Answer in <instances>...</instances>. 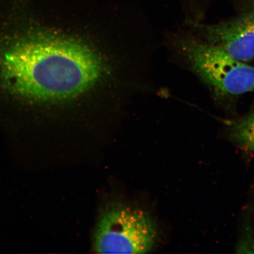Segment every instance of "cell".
Masks as SVG:
<instances>
[{
  "label": "cell",
  "mask_w": 254,
  "mask_h": 254,
  "mask_svg": "<svg viewBox=\"0 0 254 254\" xmlns=\"http://www.w3.org/2000/svg\"><path fill=\"white\" fill-rule=\"evenodd\" d=\"M132 68L111 67L90 48L53 38L20 41L0 56V75L6 86L21 97L38 100L76 96L111 74L132 77Z\"/></svg>",
  "instance_id": "6da1fadb"
},
{
  "label": "cell",
  "mask_w": 254,
  "mask_h": 254,
  "mask_svg": "<svg viewBox=\"0 0 254 254\" xmlns=\"http://www.w3.org/2000/svg\"><path fill=\"white\" fill-rule=\"evenodd\" d=\"M172 42L189 70L217 96L254 91V66L235 59L195 34H179L173 36Z\"/></svg>",
  "instance_id": "7a4b0ae2"
},
{
  "label": "cell",
  "mask_w": 254,
  "mask_h": 254,
  "mask_svg": "<svg viewBox=\"0 0 254 254\" xmlns=\"http://www.w3.org/2000/svg\"><path fill=\"white\" fill-rule=\"evenodd\" d=\"M156 236L154 222L145 212L123 204L109 205L98 221L94 250L100 254L146 253Z\"/></svg>",
  "instance_id": "3957f363"
},
{
  "label": "cell",
  "mask_w": 254,
  "mask_h": 254,
  "mask_svg": "<svg viewBox=\"0 0 254 254\" xmlns=\"http://www.w3.org/2000/svg\"><path fill=\"white\" fill-rule=\"evenodd\" d=\"M195 28L198 37L235 59L244 63L254 60V9L229 21Z\"/></svg>",
  "instance_id": "277c9868"
},
{
  "label": "cell",
  "mask_w": 254,
  "mask_h": 254,
  "mask_svg": "<svg viewBox=\"0 0 254 254\" xmlns=\"http://www.w3.org/2000/svg\"><path fill=\"white\" fill-rule=\"evenodd\" d=\"M229 136L240 148L254 152V112L230 123Z\"/></svg>",
  "instance_id": "5b68a950"
}]
</instances>
